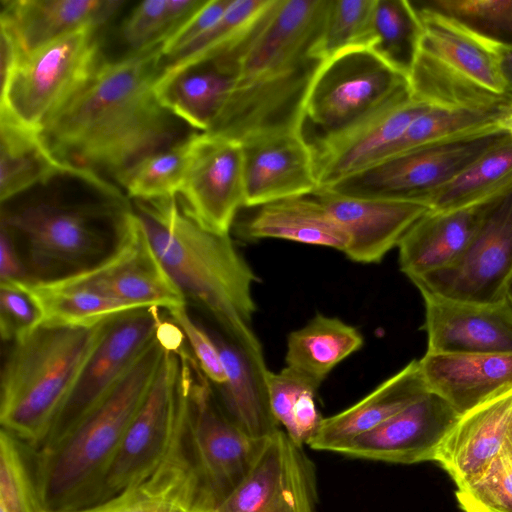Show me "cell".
Wrapping results in <instances>:
<instances>
[{
	"mask_svg": "<svg viewBox=\"0 0 512 512\" xmlns=\"http://www.w3.org/2000/svg\"><path fill=\"white\" fill-rule=\"evenodd\" d=\"M163 44L102 60L39 133L56 159L116 180L144 156L190 134L155 92Z\"/></svg>",
	"mask_w": 512,
	"mask_h": 512,
	"instance_id": "cell-1",
	"label": "cell"
},
{
	"mask_svg": "<svg viewBox=\"0 0 512 512\" xmlns=\"http://www.w3.org/2000/svg\"><path fill=\"white\" fill-rule=\"evenodd\" d=\"M329 0H273L234 48L236 73L210 133L240 144L301 132L305 103L324 64L316 52Z\"/></svg>",
	"mask_w": 512,
	"mask_h": 512,
	"instance_id": "cell-2",
	"label": "cell"
},
{
	"mask_svg": "<svg viewBox=\"0 0 512 512\" xmlns=\"http://www.w3.org/2000/svg\"><path fill=\"white\" fill-rule=\"evenodd\" d=\"M134 206L155 255L185 300L207 311L234 341L263 353L251 327L252 286L259 279L229 234L203 227L178 195L134 200Z\"/></svg>",
	"mask_w": 512,
	"mask_h": 512,
	"instance_id": "cell-3",
	"label": "cell"
},
{
	"mask_svg": "<svg viewBox=\"0 0 512 512\" xmlns=\"http://www.w3.org/2000/svg\"><path fill=\"white\" fill-rule=\"evenodd\" d=\"M181 330L166 320L108 395L59 443L36 452L34 482L42 512L88 507L130 422Z\"/></svg>",
	"mask_w": 512,
	"mask_h": 512,
	"instance_id": "cell-4",
	"label": "cell"
},
{
	"mask_svg": "<svg viewBox=\"0 0 512 512\" xmlns=\"http://www.w3.org/2000/svg\"><path fill=\"white\" fill-rule=\"evenodd\" d=\"M132 208L125 200L70 202L56 199L2 206L25 282L53 283L88 271L122 243Z\"/></svg>",
	"mask_w": 512,
	"mask_h": 512,
	"instance_id": "cell-5",
	"label": "cell"
},
{
	"mask_svg": "<svg viewBox=\"0 0 512 512\" xmlns=\"http://www.w3.org/2000/svg\"><path fill=\"white\" fill-rule=\"evenodd\" d=\"M113 318L92 327L40 326L9 343L1 368L2 429L38 450Z\"/></svg>",
	"mask_w": 512,
	"mask_h": 512,
	"instance_id": "cell-6",
	"label": "cell"
},
{
	"mask_svg": "<svg viewBox=\"0 0 512 512\" xmlns=\"http://www.w3.org/2000/svg\"><path fill=\"white\" fill-rule=\"evenodd\" d=\"M415 11L422 25L418 55L408 77L415 98L443 107L512 106L495 47L439 16Z\"/></svg>",
	"mask_w": 512,
	"mask_h": 512,
	"instance_id": "cell-7",
	"label": "cell"
},
{
	"mask_svg": "<svg viewBox=\"0 0 512 512\" xmlns=\"http://www.w3.org/2000/svg\"><path fill=\"white\" fill-rule=\"evenodd\" d=\"M183 333L166 349L145 399L130 422L89 506L152 475L179 436L185 414L188 357Z\"/></svg>",
	"mask_w": 512,
	"mask_h": 512,
	"instance_id": "cell-8",
	"label": "cell"
},
{
	"mask_svg": "<svg viewBox=\"0 0 512 512\" xmlns=\"http://www.w3.org/2000/svg\"><path fill=\"white\" fill-rule=\"evenodd\" d=\"M99 29L80 28L19 56L1 75L0 117L40 133L104 59Z\"/></svg>",
	"mask_w": 512,
	"mask_h": 512,
	"instance_id": "cell-9",
	"label": "cell"
},
{
	"mask_svg": "<svg viewBox=\"0 0 512 512\" xmlns=\"http://www.w3.org/2000/svg\"><path fill=\"white\" fill-rule=\"evenodd\" d=\"M189 356L185 444L203 512H215L252 469L264 440L246 435L222 408L212 383Z\"/></svg>",
	"mask_w": 512,
	"mask_h": 512,
	"instance_id": "cell-10",
	"label": "cell"
},
{
	"mask_svg": "<svg viewBox=\"0 0 512 512\" xmlns=\"http://www.w3.org/2000/svg\"><path fill=\"white\" fill-rule=\"evenodd\" d=\"M511 140L504 129L495 125L397 153L326 188L352 197L428 204L479 157Z\"/></svg>",
	"mask_w": 512,
	"mask_h": 512,
	"instance_id": "cell-11",
	"label": "cell"
},
{
	"mask_svg": "<svg viewBox=\"0 0 512 512\" xmlns=\"http://www.w3.org/2000/svg\"><path fill=\"white\" fill-rule=\"evenodd\" d=\"M410 89L409 79L373 50L356 47L326 60L310 88L302 130L308 143L336 134Z\"/></svg>",
	"mask_w": 512,
	"mask_h": 512,
	"instance_id": "cell-12",
	"label": "cell"
},
{
	"mask_svg": "<svg viewBox=\"0 0 512 512\" xmlns=\"http://www.w3.org/2000/svg\"><path fill=\"white\" fill-rule=\"evenodd\" d=\"M468 246L450 266L410 278L420 292L477 303L505 299L512 276V178L477 202Z\"/></svg>",
	"mask_w": 512,
	"mask_h": 512,
	"instance_id": "cell-13",
	"label": "cell"
},
{
	"mask_svg": "<svg viewBox=\"0 0 512 512\" xmlns=\"http://www.w3.org/2000/svg\"><path fill=\"white\" fill-rule=\"evenodd\" d=\"M163 309L147 306L113 318L36 452L59 443L108 395L159 334Z\"/></svg>",
	"mask_w": 512,
	"mask_h": 512,
	"instance_id": "cell-14",
	"label": "cell"
},
{
	"mask_svg": "<svg viewBox=\"0 0 512 512\" xmlns=\"http://www.w3.org/2000/svg\"><path fill=\"white\" fill-rule=\"evenodd\" d=\"M178 196L203 227L229 234L237 212L245 207L242 145L219 134L193 132Z\"/></svg>",
	"mask_w": 512,
	"mask_h": 512,
	"instance_id": "cell-15",
	"label": "cell"
},
{
	"mask_svg": "<svg viewBox=\"0 0 512 512\" xmlns=\"http://www.w3.org/2000/svg\"><path fill=\"white\" fill-rule=\"evenodd\" d=\"M313 461L285 431L264 440L248 475L215 512H316Z\"/></svg>",
	"mask_w": 512,
	"mask_h": 512,
	"instance_id": "cell-16",
	"label": "cell"
},
{
	"mask_svg": "<svg viewBox=\"0 0 512 512\" xmlns=\"http://www.w3.org/2000/svg\"><path fill=\"white\" fill-rule=\"evenodd\" d=\"M430 107L408 89L346 129L309 143L318 188L330 187L381 160Z\"/></svg>",
	"mask_w": 512,
	"mask_h": 512,
	"instance_id": "cell-17",
	"label": "cell"
},
{
	"mask_svg": "<svg viewBox=\"0 0 512 512\" xmlns=\"http://www.w3.org/2000/svg\"><path fill=\"white\" fill-rule=\"evenodd\" d=\"M53 283L82 287L128 303L165 310L186 305L184 296L155 255L134 209L116 252L88 271Z\"/></svg>",
	"mask_w": 512,
	"mask_h": 512,
	"instance_id": "cell-18",
	"label": "cell"
},
{
	"mask_svg": "<svg viewBox=\"0 0 512 512\" xmlns=\"http://www.w3.org/2000/svg\"><path fill=\"white\" fill-rule=\"evenodd\" d=\"M460 417L445 400L429 392L379 426L354 438L340 453L398 464L434 461Z\"/></svg>",
	"mask_w": 512,
	"mask_h": 512,
	"instance_id": "cell-19",
	"label": "cell"
},
{
	"mask_svg": "<svg viewBox=\"0 0 512 512\" xmlns=\"http://www.w3.org/2000/svg\"><path fill=\"white\" fill-rule=\"evenodd\" d=\"M420 293L425 304L426 352L512 353V304L506 298L477 303Z\"/></svg>",
	"mask_w": 512,
	"mask_h": 512,
	"instance_id": "cell-20",
	"label": "cell"
},
{
	"mask_svg": "<svg viewBox=\"0 0 512 512\" xmlns=\"http://www.w3.org/2000/svg\"><path fill=\"white\" fill-rule=\"evenodd\" d=\"M312 194L345 231L348 243L343 253L363 264L380 262L398 246L408 229L431 210L423 202L352 197L328 188H317Z\"/></svg>",
	"mask_w": 512,
	"mask_h": 512,
	"instance_id": "cell-21",
	"label": "cell"
},
{
	"mask_svg": "<svg viewBox=\"0 0 512 512\" xmlns=\"http://www.w3.org/2000/svg\"><path fill=\"white\" fill-rule=\"evenodd\" d=\"M242 145L245 207L312 194L317 188L313 152L301 132H284Z\"/></svg>",
	"mask_w": 512,
	"mask_h": 512,
	"instance_id": "cell-22",
	"label": "cell"
},
{
	"mask_svg": "<svg viewBox=\"0 0 512 512\" xmlns=\"http://www.w3.org/2000/svg\"><path fill=\"white\" fill-rule=\"evenodd\" d=\"M123 4L122 0H2L1 35L19 57L80 28L103 26Z\"/></svg>",
	"mask_w": 512,
	"mask_h": 512,
	"instance_id": "cell-23",
	"label": "cell"
},
{
	"mask_svg": "<svg viewBox=\"0 0 512 512\" xmlns=\"http://www.w3.org/2000/svg\"><path fill=\"white\" fill-rule=\"evenodd\" d=\"M419 364L428 391L460 416L512 389V353L426 352Z\"/></svg>",
	"mask_w": 512,
	"mask_h": 512,
	"instance_id": "cell-24",
	"label": "cell"
},
{
	"mask_svg": "<svg viewBox=\"0 0 512 512\" xmlns=\"http://www.w3.org/2000/svg\"><path fill=\"white\" fill-rule=\"evenodd\" d=\"M512 439V389L462 415L434 461L457 487L478 477Z\"/></svg>",
	"mask_w": 512,
	"mask_h": 512,
	"instance_id": "cell-25",
	"label": "cell"
},
{
	"mask_svg": "<svg viewBox=\"0 0 512 512\" xmlns=\"http://www.w3.org/2000/svg\"><path fill=\"white\" fill-rule=\"evenodd\" d=\"M227 375L217 398L229 418L249 437L264 440L280 428L269 400L263 353L250 351L224 332H209Z\"/></svg>",
	"mask_w": 512,
	"mask_h": 512,
	"instance_id": "cell-26",
	"label": "cell"
},
{
	"mask_svg": "<svg viewBox=\"0 0 512 512\" xmlns=\"http://www.w3.org/2000/svg\"><path fill=\"white\" fill-rule=\"evenodd\" d=\"M429 393L419 360H412L345 410L323 418L307 445L341 452L354 438L379 426Z\"/></svg>",
	"mask_w": 512,
	"mask_h": 512,
	"instance_id": "cell-27",
	"label": "cell"
},
{
	"mask_svg": "<svg viewBox=\"0 0 512 512\" xmlns=\"http://www.w3.org/2000/svg\"><path fill=\"white\" fill-rule=\"evenodd\" d=\"M236 73V54L225 52L174 73H160L155 92L173 115L208 132L222 112Z\"/></svg>",
	"mask_w": 512,
	"mask_h": 512,
	"instance_id": "cell-28",
	"label": "cell"
},
{
	"mask_svg": "<svg viewBox=\"0 0 512 512\" xmlns=\"http://www.w3.org/2000/svg\"><path fill=\"white\" fill-rule=\"evenodd\" d=\"M70 176L106 195L118 196V187L103 177L68 166L56 159L39 133L0 117V200L1 204L57 176Z\"/></svg>",
	"mask_w": 512,
	"mask_h": 512,
	"instance_id": "cell-29",
	"label": "cell"
},
{
	"mask_svg": "<svg viewBox=\"0 0 512 512\" xmlns=\"http://www.w3.org/2000/svg\"><path fill=\"white\" fill-rule=\"evenodd\" d=\"M478 217V203L455 210H429L397 246L401 271L410 279L450 266L468 246Z\"/></svg>",
	"mask_w": 512,
	"mask_h": 512,
	"instance_id": "cell-30",
	"label": "cell"
},
{
	"mask_svg": "<svg viewBox=\"0 0 512 512\" xmlns=\"http://www.w3.org/2000/svg\"><path fill=\"white\" fill-rule=\"evenodd\" d=\"M69 512H203L183 426L170 454L152 475L102 503Z\"/></svg>",
	"mask_w": 512,
	"mask_h": 512,
	"instance_id": "cell-31",
	"label": "cell"
},
{
	"mask_svg": "<svg viewBox=\"0 0 512 512\" xmlns=\"http://www.w3.org/2000/svg\"><path fill=\"white\" fill-rule=\"evenodd\" d=\"M242 230L251 239H283L342 252L348 243L345 231L313 194L259 206Z\"/></svg>",
	"mask_w": 512,
	"mask_h": 512,
	"instance_id": "cell-32",
	"label": "cell"
},
{
	"mask_svg": "<svg viewBox=\"0 0 512 512\" xmlns=\"http://www.w3.org/2000/svg\"><path fill=\"white\" fill-rule=\"evenodd\" d=\"M363 343L357 328L339 318L317 314L288 335L286 367L319 389L328 374Z\"/></svg>",
	"mask_w": 512,
	"mask_h": 512,
	"instance_id": "cell-33",
	"label": "cell"
},
{
	"mask_svg": "<svg viewBox=\"0 0 512 512\" xmlns=\"http://www.w3.org/2000/svg\"><path fill=\"white\" fill-rule=\"evenodd\" d=\"M28 284L42 308L41 326L92 327L122 313L147 307L82 287L55 283Z\"/></svg>",
	"mask_w": 512,
	"mask_h": 512,
	"instance_id": "cell-34",
	"label": "cell"
},
{
	"mask_svg": "<svg viewBox=\"0 0 512 512\" xmlns=\"http://www.w3.org/2000/svg\"><path fill=\"white\" fill-rule=\"evenodd\" d=\"M422 25L410 1L375 0L370 49L409 77L416 61Z\"/></svg>",
	"mask_w": 512,
	"mask_h": 512,
	"instance_id": "cell-35",
	"label": "cell"
},
{
	"mask_svg": "<svg viewBox=\"0 0 512 512\" xmlns=\"http://www.w3.org/2000/svg\"><path fill=\"white\" fill-rule=\"evenodd\" d=\"M511 111L512 106H431L410 123L382 159L427 143L499 125Z\"/></svg>",
	"mask_w": 512,
	"mask_h": 512,
	"instance_id": "cell-36",
	"label": "cell"
},
{
	"mask_svg": "<svg viewBox=\"0 0 512 512\" xmlns=\"http://www.w3.org/2000/svg\"><path fill=\"white\" fill-rule=\"evenodd\" d=\"M273 0H233L223 16L174 57L161 73H174L235 47L268 10Z\"/></svg>",
	"mask_w": 512,
	"mask_h": 512,
	"instance_id": "cell-37",
	"label": "cell"
},
{
	"mask_svg": "<svg viewBox=\"0 0 512 512\" xmlns=\"http://www.w3.org/2000/svg\"><path fill=\"white\" fill-rule=\"evenodd\" d=\"M495 48H512V0L410 1Z\"/></svg>",
	"mask_w": 512,
	"mask_h": 512,
	"instance_id": "cell-38",
	"label": "cell"
},
{
	"mask_svg": "<svg viewBox=\"0 0 512 512\" xmlns=\"http://www.w3.org/2000/svg\"><path fill=\"white\" fill-rule=\"evenodd\" d=\"M192 133L169 147L144 156L115 182L134 200L178 195L187 168Z\"/></svg>",
	"mask_w": 512,
	"mask_h": 512,
	"instance_id": "cell-39",
	"label": "cell"
},
{
	"mask_svg": "<svg viewBox=\"0 0 512 512\" xmlns=\"http://www.w3.org/2000/svg\"><path fill=\"white\" fill-rule=\"evenodd\" d=\"M512 178V140L498 145L468 166L428 202L432 210L448 211L481 201Z\"/></svg>",
	"mask_w": 512,
	"mask_h": 512,
	"instance_id": "cell-40",
	"label": "cell"
},
{
	"mask_svg": "<svg viewBox=\"0 0 512 512\" xmlns=\"http://www.w3.org/2000/svg\"><path fill=\"white\" fill-rule=\"evenodd\" d=\"M207 0H145L133 8L121 26V36L139 51L164 43Z\"/></svg>",
	"mask_w": 512,
	"mask_h": 512,
	"instance_id": "cell-41",
	"label": "cell"
},
{
	"mask_svg": "<svg viewBox=\"0 0 512 512\" xmlns=\"http://www.w3.org/2000/svg\"><path fill=\"white\" fill-rule=\"evenodd\" d=\"M375 0H329L316 52L324 61L356 47L370 48Z\"/></svg>",
	"mask_w": 512,
	"mask_h": 512,
	"instance_id": "cell-42",
	"label": "cell"
},
{
	"mask_svg": "<svg viewBox=\"0 0 512 512\" xmlns=\"http://www.w3.org/2000/svg\"><path fill=\"white\" fill-rule=\"evenodd\" d=\"M463 512H512V439L474 480L457 487Z\"/></svg>",
	"mask_w": 512,
	"mask_h": 512,
	"instance_id": "cell-43",
	"label": "cell"
},
{
	"mask_svg": "<svg viewBox=\"0 0 512 512\" xmlns=\"http://www.w3.org/2000/svg\"><path fill=\"white\" fill-rule=\"evenodd\" d=\"M22 442L0 433V512H42Z\"/></svg>",
	"mask_w": 512,
	"mask_h": 512,
	"instance_id": "cell-44",
	"label": "cell"
},
{
	"mask_svg": "<svg viewBox=\"0 0 512 512\" xmlns=\"http://www.w3.org/2000/svg\"><path fill=\"white\" fill-rule=\"evenodd\" d=\"M42 322V308L27 282H0V334L3 342L9 344L26 337Z\"/></svg>",
	"mask_w": 512,
	"mask_h": 512,
	"instance_id": "cell-45",
	"label": "cell"
},
{
	"mask_svg": "<svg viewBox=\"0 0 512 512\" xmlns=\"http://www.w3.org/2000/svg\"><path fill=\"white\" fill-rule=\"evenodd\" d=\"M165 311L168 312L169 319L182 331L185 341L193 351L194 359L206 378L215 388L223 386L227 381V375L211 334L190 317L186 305Z\"/></svg>",
	"mask_w": 512,
	"mask_h": 512,
	"instance_id": "cell-46",
	"label": "cell"
},
{
	"mask_svg": "<svg viewBox=\"0 0 512 512\" xmlns=\"http://www.w3.org/2000/svg\"><path fill=\"white\" fill-rule=\"evenodd\" d=\"M266 382L272 412L284 428L300 397L308 391H318L307 379L288 367L278 373L268 370Z\"/></svg>",
	"mask_w": 512,
	"mask_h": 512,
	"instance_id": "cell-47",
	"label": "cell"
},
{
	"mask_svg": "<svg viewBox=\"0 0 512 512\" xmlns=\"http://www.w3.org/2000/svg\"><path fill=\"white\" fill-rule=\"evenodd\" d=\"M233 0H207L163 44V62L174 57L207 31L227 11Z\"/></svg>",
	"mask_w": 512,
	"mask_h": 512,
	"instance_id": "cell-48",
	"label": "cell"
},
{
	"mask_svg": "<svg viewBox=\"0 0 512 512\" xmlns=\"http://www.w3.org/2000/svg\"><path fill=\"white\" fill-rule=\"evenodd\" d=\"M316 393H304L294 406L290 421L285 427L286 434L298 446L303 447L318 430L323 417L316 406Z\"/></svg>",
	"mask_w": 512,
	"mask_h": 512,
	"instance_id": "cell-49",
	"label": "cell"
},
{
	"mask_svg": "<svg viewBox=\"0 0 512 512\" xmlns=\"http://www.w3.org/2000/svg\"><path fill=\"white\" fill-rule=\"evenodd\" d=\"M26 281L19 255L7 230L0 233V282Z\"/></svg>",
	"mask_w": 512,
	"mask_h": 512,
	"instance_id": "cell-50",
	"label": "cell"
},
{
	"mask_svg": "<svg viewBox=\"0 0 512 512\" xmlns=\"http://www.w3.org/2000/svg\"><path fill=\"white\" fill-rule=\"evenodd\" d=\"M498 68L506 94L512 98V48H496Z\"/></svg>",
	"mask_w": 512,
	"mask_h": 512,
	"instance_id": "cell-51",
	"label": "cell"
},
{
	"mask_svg": "<svg viewBox=\"0 0 512 512\" xmlns=\"http://www.w3.org/2000/svg\"><path fill=\"white\" fill-rule=\"evenodd\" d=\"M499 126L504 129L512 139V111L509 112L499 123Z\"/></svg>",
	"mask_w": 512,
	"mask_h": 512,
	"instance_id": "cell-52",
	"label": "cell"
},
{
	"mask_svg": "<svg viewBox=\"0 0 512 512\" xmlns=\"http://www.w3.org/2000/svg\"><path fill=\"white\" fill-rule=\"evenodd\" d=\"M505 297L512 304V276L507 283Z\"/></svg>",
	"mask_w": 512,
	"mask_h": 512,
	"instance_id": "cell-53",
	"label": "cell"
}]
</instances>
